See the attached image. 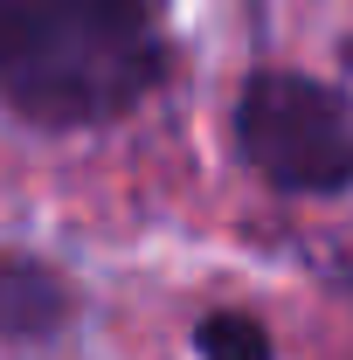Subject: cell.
<instances>
[{
  "label": "cell",
  "instance_id": "cell-1",
  "mask_svg": "<svg viewBox=\"0 0 353 360\" xmlns=\"http://www.w3.org/2000/svg\"><path fill=\"white\" fill-rule=\"evenodd\" d=\"M160 84L146 0H0V104L77 132L125 118Z\"/></svg>",
  "mask_w": 353,
  "mask_h": 360
},
{
  "label": "cell",
  "instance_id": "cell-2",
  "mask_svg": "<svg viewBox=\"0 0 353 360\" xmlns=\"http://www.w3.org/2000/svg\"><path fill=\"white\" fill-rule=\"evenodd\" d=\"M243 160L284 194L353 187V97L298 70H257L236 97Z\"/></svg>",
  "mask_w": 353,
  "mask_h": 360
},
{
  "label": "cell",
  "instance_id": "cell-4",
  "mask_svg": "<svg viewBox=\"0 0 353 360\" xmlns=\"http://www.w3.org/2000/svg\"><path fill=\"white\" fill-rule=\"evenodd\" d=\"M194 347H201V360H277L270 333L250 312H208L201 333H194Z\"/></svg>",
  "mask_w": 353,
  "mask_h": 360
},
{
  "label": "cell",
  "instance_id": "cell-3",
  "mask_svg": "<svg viewBox=\"0 0 353 360\" xmlns=\"http://www.w3.org/2000/svg\"><path fill=\"white\" fill-rule=\"evenodd\" d=\"M70 312V284L42 257H0V340H42Z\"/></svg>",
  "mask_w": 353,
  "mask_h": 360
}]
</instances>
